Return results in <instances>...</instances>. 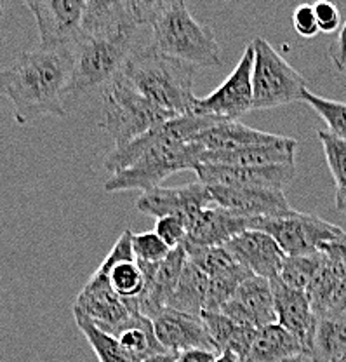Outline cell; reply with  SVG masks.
Returning <instances> with one entry per match:
<instances>
[{"mask_svg": "<svg viewBox=\"0 0 346 362\" xmlns=\"http://www.w3.org/2000/svg\"><path fill=\"white\" fill-rule=\"evenodd\" d=\"M73 74V45L23 52L14 65L0 71V93L13 103L20 126L46 115L66 117Z\"/></svg>", "mask_w": 346, "mask_h": 362, "instance_id": "6da1fadb", "label": "cell"}, {"mask_svg": "<svg viewBox=\"0 0 346 362\" xmlns=\"http://www.w3.org/2000/svg\"><path fill=\"white\" fill-rule=\"evenodd\" d=\"M139 25L124 20L107 28L82 32L73 44V74L70 98L107 86L127 65L136 49Z\"/></svg>", "mask_w": 346, "mask_h": 362, "instance_id": "7a4b0ae2", "label": "cell"}, {"mask_svg": "<svg viewBox=\"0 0 346 362\" xmlns=\"http://www.w3.org/2000/svg\"><path fill=\"white\" fill-rule=\"evenodd\" d=\"M198 68L183 59L152 51L138 49L127 62L122 75L143 96L174 117L191 113L195 103L193 81Z\"/></svg>", "mask_w": 346, "mask_h": 362, "instance_id": "3957f363", "label": "cell"}, {"mask_svg": "<svg viewBox=\"0 0 346 362\" xmlns=\"http://www.w3.org/2000/svg\"><path fill=\"white\" fill-rule=\"evenodd\" d=\"M152 39L146 47L197 68L221 65V49L210 26L191 16L186 0H176L152 23Z\"/></svg>", "mask_w": 346, "mask_h": 362, "instance_id": "277c9868", "label": "cell"}, {"mask_svg": "<svg viewBox=\"0 0 346 362\" xmlns=\"http://www.w3.org/2000/svg\"><path fill=\"white\" fill-rule=\"evenodd\" d=\"M204 148L195 141L183 143L165 138L148 146L134 164L124 171L115 173L105 181V192L141 190L148 192L159 187L160 181L179 171H197L202 164Z\"/></svg>", "mask_w": 346, "mask_h": 362, "instance_id": "5b68a950", "label": "cell"}, {"mask_svg": "<svg viewBox=\"0 0 346 362\" xmlns=\"http://www.w3.org/2000/svg\"><path fill=\"white\" fill-rule=\"evenodd\" d=\"M174 119L127 81L120 71L103 88V117L100 126L115 139V146L133 141L155 126Z\"/></svg>", "mask_w": 346, "mask_h": 362, "instance_id": "8992f818", "label": "cell"}, {"mask_svg": "<svg viewBox=\"0 0 346 362\" xmlns=\"http://www.w3.org/2000/svg\"><path fill=\"white\" fill-rule=\"evenodd\" d=\"M253 45V110H272L303 101L306 78L289 65L268 40L258 37Z\"/></svg>", "mask_w": 346, "mask_h": 362, "instance_id": "52a82bcc", "label": "cell"}, {"mask_svg": "<svg viewBox=\"0 0 346 362\" xmlns=\"http://www.w3.org/2000/svg\"><path fill=\"white\" fill-rule=\"evenodd\" d=\"M251 228L261 230L277 240L285 256H304L321 252L326 244L345 235V230L315 214L289 211L273 218H254Z\"/></svg>", "mask_w": 346, "mask_h": 362, "instance_id": "ba28073f", "label": "cell"}, {"mask_svg": "<svg viewBox=\"0 0 346 362\" xmlns=\"http://www.w3.org/2000/svg\"><path fill=\"white\" fill-rule=\"evenodd\" d=\"M253 68L254 45L249 42L230 77L214 93L197 98L191 113L220 120H239V117L253 110Z\"/></svg>", "mask_w": 346, "mask_h": 362, "instance_id": "9c48e42d", "label": "cell"}, {"mask_svg": "<svg viewBox=\"0 0 346 362\" xmlns=\"http://www.w3.org/2000/svg\"><path fill=\"white\" fill-rule=\"evenodd\" d=\"M33 14L40 47H71L84 32L85 0H23Z\"/></svg>", "mask_w": 346, "mask_h": 362, "instance_id": "30bf717a", "label": "cell"}, {"mask_svg": "<svg viewBox=\"0 0 346 362\" xmlns=\"http://www.w3.org/2000/svg\"><path fill=\"white\" fill-rule=\"evenodd\" d=\"M217 122H225V120L214 119V117L195 115V113H186V115L174 117V119L167 120V122L146 131L145 134L138 136L133 141L126 143V145L122 146H115V148L108 153V157L105 158V169L110 171L112 175H115V173L124 171V169L129 168L131 164H134L148 146L155 145L160 139L172 138L183 143H191L202 131L209 129V127H213L214 124Z\"/></svg>", "mask_w": 346, "mask_h": 362, "instance_id": "8fae6325", "label": "cell"}, {"mask_svg": "<svg viewBox=\"0 0 346 362\" xmlns=\"http://www.w3.org/2000/svg\"><path fill=\"white\" fill-rule=\"evenodd\" d=\"M75 310L82 312L93 320L97 327L107 333L117 334L126 329L139 312H134L124 298L114 291L110 277L103 272L96 270L78 293L73 305Z\"/></svg>", "mask_w": 346, "mask_h": 362, "instance_id": "7c38bea8", "label": "cell"}, {"mask_svg": "<svg viewBox=\"0 0 346 362\" xmlns=\"http://www.w3.org/2000/svg\"><path fill=\"white\" fill-rule=\"evenodd\" d=\"M210 206L216 204L210 188L202 181L176 188L155 187L148 192H143L136 201V209L141 214L157 220L164 216H178L185 221L186 228H190L198 214Z\"/></svg>", "mask_w": 346, "mask_h": 362, "instance_id": "4fadbf2b", "label": "cell"}, {"mask_svg": "<svg viewBox=\"0 0 346 362\" xmlns=\"http://www.w3.org/2000/svg\"><path fill=\"white\" fill-rule=\"evenodd\" d=\"M195 175L208 187H253L282 190L296 176V162L275 165H225L202 162Z\"/></svg>", "mask_w": 346, "mask_h": 362, "instance_id": "5bb4252c", "label": "cell"}, {"mask_svg": "<svg viewBox=\"0 0 346 362\" xmlns=\"http://www.w3.org/2000/svg\"><path fill=\"white\" fill-rule=\"evenodd\" d=\"M153 327L160 345L167 352L179 354L198 349L220 356L202 317L183 314L167 307L153 319Z\"/></svg>", "mask_w": 346, "mask_h": 362, "instance_id": "9a60e30c", "label": "cell"}, {"mask_svg": "<svg viewBox=\"0 0 346 362\" xmlns=\"http://www.w3.org/2000/svg\"><path fill=\"white\" fill-rule=\"evenodd\" d=\"M214 204L239 216L249 218H273L292 211L291 204L282 190L253 187H209Z\"/></svg>", "mask_w": 346, "mask_h": 362, "instance_id": "2e32d148", "label": "cell"}, {"mask_svg": "<svg viewBox=\"0 0 346 362\" xmlns=\"http://www.w3.org/2000/svg\"><path fill=\"white\" fill-rule=\"evenodd\" d=\"M225 247L237 262L242 263L254 275L265 279L278 277L285 259V252L277 240L266 232L254 228L233 237L230 243L225 244Z\"/></svg>", "mask_w": 346, "mask_h": 362, "instance_id": "e0dca14e", "label": "cell"}, {"mask_svg": "<svg viewBox=\"0 0 346 362\" xmlns=\"http://www.w3.org/2000/svg\"><path fill=\"white\" fill-rule=\"evenodd\" d=\"M225 315L242 324H251V326L261 327L277 324L275 301H273L272 282L265 277L247 279L239 289L235 296L221 308Z\"/></svg>", "mask_w": 346, "mask_h": 362, "instance_id": "ac0fdd59", "label": "cell"}, {"mask_svg": "<svg viewBox=\"0 0 346 362\" xmlns=\"http://www.w3.org/2000/svg\"><path fill=\"white\" fill-rule=\"evenodd\" d=\"M304 293L317 317L346 314V259L333 255L323 256L321 269Z\"/></svg>", "mask_w": 346, "mask_h": 362, "instance_id": "d6986e66", "label": "cell"}, {"mask_svg": "<svg viewBox=\"0 0 346 362\" xmlns=\"http://www.w3.org/2000/svg\"><path fill=\"white\" fill-rule=\"evenodd\" d=\"M270 282H272L273 301H275L277 322L299 339L304 349V356L308 357L317 315L311 310L306 293L289 288L280 281V277L270 279Z\"/></svg>", "mask_w": 346, "mask_h": 362, "instance_id": "ffe728a7", "label": "cell"}, {"mask_svg": "<svg viewBox=\"0 0 346 362\" xmlns=\"http://www.w3.org/2000/svg\"><path fill=\"white\" fill-rule=\"evenodd\" d=\"M251 228L249 218L239 216L220 206L202 211L188 228V240L198 246L223 247L233 237Z\"/></svg>", "mask_w": 346, "mask_h": 362, "instance_id": "44dd1931", "label": "cell"}, {"mask_svg": "<svg viewBox=\"0 0 346 362\" xmlns=\"http://www.w3.org/2000/svg\"><path fill=\"white\" fill-rule=\"evenodd\" d=\"M285 139L287 136L253 129L239 120H225V122H217L209 129L202 131L193 141L201 145L204 152H227V150L246 148V146L254 145H273V143H282Z\"/></svg>", "mask_w": 346, "mask_h": 362, "instance_id": "7402d4cb", "label": "cell"}, {"mask_svg": "<svg viewBox=\"0 0 346 362\" xmlns=\"http://www.w3.org/2000/svg\"><path fill=\"white\" fill-rule=\"evenodd\" d=\"M294 138H287L282 143L273 145H254L246 148L227 150V152H204L202 162L205 164H225V165H275L291 164L296 158Z\"/></svg>", "mask_w": 346, "mask_h": 362, "instance_id": "603a6c76", "label": "cell"}, {"mask_svg": "<svg viewBox=\"0 0 346 362\" xmlns=\"http://www.w3.org/2000/svg\"><path fill=\"white\" fill-rule=\"evenodd\" d=\"M201 317L208 327L209 337L213 338L217 352L221 354L223 350H233L240 357V361H246L251 346L258 337V327L251 326V324L237 322V320L225 315L223 312L204 310Z\"/></svg>", "mask_w": 346, "mask_h": 362, "instance_id": "cb8c5ba5", "label": "cell"}, {"mask_svg": "<svg viewBox=\"0 0 346 362\" xmlns=\"http://www.w3.org/2000/svg\"><path fill=\"white\" fill-rule=\"evenodd\" d=\"M299 354L304 356V349L299 339L277 322L258 331L249 356L244 362H284Z\"/></svg>", "mask_w": 346, "mask_h": 362, "instance_id": "d4e9b609", "label": "cell"}, {"mask_svg": "<svg viewBox=\"0 0 346 362\" xmlns=\"http://www.w3.org/2000/svg\"><path fill=\"white\" fill-rule=\"evenodd\" d=\"M308 359L311 362H341L346 359V314L317 317Z\"/></svg>", "mask_w": 346, "mask_h": 362, "instance_id": "484cf974", "label": "cell"}, {"mask_svg": "<svg viewBox=\"0 0 346 362\" xmlns=\"http://www.w3.org/2000/svg\"><path fill=\"white\" fill-rule=\"evenodd\" d=\"M209 291V275L204 274L197 265L186 259L185 270L179 277L178 286L167 300V307L183 314L201 317L205 310Z\"/></svg>", "mask_w": 346, "mask_h": 362, "instance_id": "4316f807", "label": "cell"}, {"mask_svg": "<svg viewBox=\"0 0 346 362\" xmlns=\"http://www.w3.org/2000/svg\"><path fill=\"white\" fill-rule=\"evenodd\" d=\"M117 338L134 362H143L157 354L167 352L157 338L153 320L143 314H138L126 329L117 334Z\"/></svg>", "mask_w": 346, "mask_h": 362, "instance_id": "83f0119b", "label": "cell"}, {"mask_svg": "<svg viewBox=\"0 0 346 362\" xmlns=\"http://www.w3.org/2000/svg\"><path fill=\"white\" fill-rule=\"evenodd\" d=\"M73 312V319L75 324H77L78 329L82 331L85 339L91 345L93 352L96 354L97 361L100 362H134L133 357L126 352V349L122 346V343L119 341V338L114 337V334L107 333L101 327H97L96 324L93 322L89 317H85L82 312L75 310Z\"/></svg>", "mask_w": 346, "mask_h": 362, "instance_id": "f1b7e54d", "label": "cell"}, {"mask_svg": "<svg viewBox=\"0 0 346 362\" xmlns=\"http://www.w3.org/2000/svg\"><path fill=\"white\" fill-rule=\"evenodd\" d=\"M254 277V274L242 263L235 262L232 267L225 269L220 274L209 277V291L208 301H205V310L221 312V308L235 296L237 289L247 281Z\"/></svg>", "mask_w": 346, "mask_h": 362, "instance_id": "f546056e", "label": "cell"}, {"mask_svg": "<svg viewBox=\"0 0 346 362\" xmlns=\"http://www.w3.org/2000/svg\"><path fill=\"white\" fill-rule=\"evenodd\" d=\"M323 256L326 255L322 251L304 256H285L278 277L289 288L298 289V291H306L310 282L314 281L315 274L321 269Z\"/></svg>", "mask_w": 346, "mask_h": 362, "instance_id": "4dcf8cb0", "label": "cell"}, {"mask_svg": "<svg viewBox=\"0 0 346 362\" xmlns=\"http://www.w3.org/2000/svg\"><path fill=\"white\" fill-rule=\"evenodd\" d=\"M124 20H133L127 13V0H85L84 32L107 28Z\"/></svg>", "mask_w": 346, "mask_h": 362, "instance_id": "1f68e13d", "label": "cell"}, {"mask_svg": "<svg viewBox=\"0 0 346 362\" xmlns=\"http://www.w3.org/2000/svg\"><path fill=\"white\" fill-rule=\"evenodd\" d=\"M108 277L114 291L124 300H134L146 288V275L139 267L138 259L117 263Z\"/></svg>", "mask_w": 346, "mask_h": 362, "instance_id": "d6a6232c", "label": "cell"}, {"mask_svg": "<svg viewBox=\"0 0 346 362\" xmlns=\"http://www.w3.org/2000/svg\"><path fill=\"white\" fill-rule=\"evenodd\" d=\"M303 103L310 105L318 117L327 124V131L338 138L346 139V103L322 98L311 90H303Z\"/></svg>", "mask_w": 346, "mask_h": 362, "instance_id": "836d02e7", "label": "cell"}, {"mask_svg": "<svg viewBox=\"0 0 346 362\" xmlns=\"http://www.w3.org/2000/svg\"><path fill=\"white\" fill-rule=\"evenodd\" d=\"M185 251L188 259H190L193 265H197L204 274H208L209 277L220 274L228 267H232L237 262L235 258L227 251V247H209V246H198V244L185 243Z\"/></svg>", "mask_w": 346, "mask_h": 362, "instance_id": "e575fe53", "label": "cell"}, {"mask_svg": "<svg viewBox=\"0 0 346 362\" xmlns=\"http://www.w3.org/2000/svg\"><path fill=\"white\" fill-rule=\"evenodd\" d=\"M318 139L322 143L323 156H326L327 168L333 175L336 188L346 187V139L338 138L329 131H318Z\"/></svg>", "mask_w": 346, "mask_h": 362, "instance_id": "d590c367", "label": "cell"}, {"mask_svg": "<svg viewBox=\"0 0 346 362\" xmlns=\"http://www.w3.org/2000/svg\"><path fill=\"white\" fill-rule=\"evenodd\" d=\"M133 249L136 259L148 263H160L171 252V247L157 235L155 230L133 233Z\"/></svg>", "mask_w": 346, "mask_h": 362, "instance_id": "8d00e7d4", "label": "cell"}, {"mask_svg": "<svg viewBox=\"0 0 346 362\" xmlns=\"http://www.w3.org/2000/svg\"><path fill=\"white\" fill-rule=\"evenodd\" d=\"M176 0H127V13L139 26H152V23Z\"/></svg>", "mask_w": 346, "mask_h": 362, "instance_id": "74e56055", "label": "cell"}, {"mask_svg": "<svg viewBox=\"0 0 346 362\" xmlns=\"http://www.w3.org/2000/svg\"><path fill=\"white\" fill-rule=\"evenodd\" d=\"M155 232L171 249L185 246L188 240V228L185 221L178 216H164L157 220Z\"/></svg>", "mask_w": 346, "mask_h": 362, "instance_id": "f35d334b", "label": "cell"}, {"mask_svg": "<svg viewBox=\"0 0 346 362\" xmlns=\"http://www.w3.org/2000/svg\"><path fill=\"white\" fill-rule=\"evenodd\" d=\"M292 25L298 35L304 37V39H314L317 33H321L318 28L317 16H315V9L310 4H301L292 13Z\"/></svg>", "mask_w": 346, "mask_h": 362, "instance_id": "ab89813d", "label": "cell"}, {"mask_svg": "<svg viewBox=\"0 0 346 362\" xmlns=\"http://www.w3.org/2000/svg\"><path fill=\"white\" fill-rule=\"evenodd\" d=\"M315 16H317L318 28L323 33H333L338 32L341 28V14L340 9L336 7V4H333L330 0H318L314 6Z\"/></svg>", "mask_w": 346, "mask_h": 362, "instance_id": "60d3db41", "label": "cell"}, {"mask_svg": "<svg viewBox=\"0 0 346 362\" xmlns=\"http://www.w3.org/2000/svg\"><path fill=\"white\" fill-rule=\"evenodd\" d=\"M329 58L338 71H346V23L338 30L336 39L329 45Z\"/></svg>", "mask_w": 346, "mask_h": 362, "instance_id": "b9f144b4", "label": "cell"}, {"mask_svg": "<svg viewBox=\"0 0 346 362\" xmlns=\"http://www.w3.org/2000/svg\"><path fill=\"white\" fill-rule=\"evenodd\" d=\"M216 354L208 352V350H185V352L178 354L176 362H214L216 361Z\"/></svg>", "mask_w": 346, "mask_h": 362, "instance_id": "7bdbcfd3", "label": "cell"}, {"mask_svg": "<svg viewBox=\"0 0 346 362\" xmlns=\"http://www.w3.org/2000/svg\"><path fill=\"white\" fill-rule=\"evenodd\" d=\"M322 252H326V255H333V256H341V258L346 259V233L345 235H341L338 240H334V243L326 244V246L322 247Z\"/></svg>", "mask_w": 346, "mask_h": 362, "instance_id": "ee69618b", "label": "cell"}, {"mask_svg": "<svg viewBox=\"0 0 346 362\" xmlns=\"http://www.w3.org/2000/svg\"><path fill=\"white\" fill-rule=\"evenodd\" d=\"M176 359H178V354L176 352H164V354H157V356H152L150 359L143 362H176Z\"/></svg>", "mask_w": 346, "mask_h": 362, "instance_id": "f6af8a7d", "label": "cell"}, {"mask_svg": "<svg viewBox=\"0 0 346 362\" xmlns=\"http://www.w3.org/2000/svg\"><path fill=\"white\" fill-rule=\"evenodd\" d=\"M336 207L340 213L346 214V187L336 188Z\"/></svg>", "mask_w": 346, "mask_h": 362, "instance_id": "bcb514c9", "label": "cell"}, {"mask_svg": "<svg viewBox=\"0 0 346 362\" xmlns=\"http://www.w3.org/2000/svg\"><path fill=\"white\" fill-rule=\"evenodd\" d=\"M214 362H242V361H240V357L237 356L233 350H223Z\"/></svg>", "mask_w": 346, "mask_h": 362, "instance_id": "7dc6e473", "label": "cell"}, {"mask_svg": "<svg viewBox=\"0 0 346 362\" xmlns=\"http://www.w3.org/2000/svg\"><path fill=\"white\" fill-rule=\"evenodd\" d=\"M306 359H308L306 356H303V354H299V356L291 357V359H287V361H284V362H304Z\"/></svg>", "mask_w": 346, "mask_h": 362, "instance_id": "c3c4849f", "label": "cell"}, {"mask_svg": "<svg viewBox=\"0 0 346 362\" xmlns=\"http://www.w3.org/2000/svg\"><path fill=\"white\" fill-rule=\"evenodd\" d=\"M2 13H4V2L0 0V16H2Z\"/></svg>", "mask_w": 346, "mask_h": 362, "instance_id": "681fc988", "label": "cell"}, {"mask_svg": "<svg viewBox=\"0 0 346 362\" xmlns=\"http://www.w3.org/2000/svg\"><path fill=\"white\" fill-rule=\"evenodd\" d=\"M341 362H346V359H345V361H341Z\"/></svg>", "mask_w": 346, "mask_h": 362, "instance_id": "f907efd6", "label": "cell"}]
</instances>
